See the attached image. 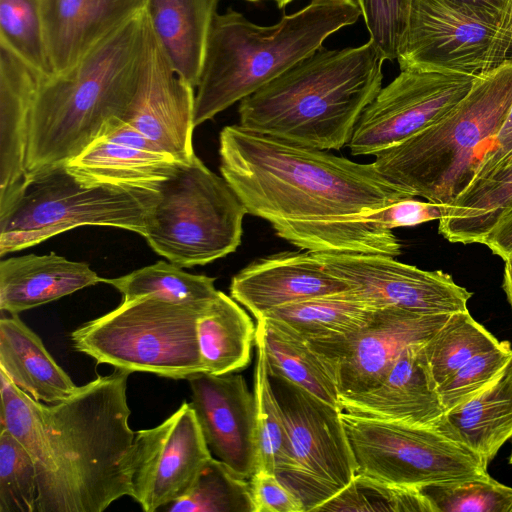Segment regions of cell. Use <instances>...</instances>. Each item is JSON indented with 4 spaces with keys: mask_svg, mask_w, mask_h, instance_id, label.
<instances>
[{
    "mask_svg": "<svg viewBox=\"0 0 512 512\" xmlns=\"http://www.w3.org/2000/svg\"><path fill=\"white\" fill-rule=\"evenodd\" d=\"M220 172L248 214L268 221L295 247L318 253L397 257L401 245L374 214L411 197L374 163L226 126L219 137Z\"/></svg>",
    "mask_w": 512,
    "mask_h": 512,
    "instance_id": "cell-1",
    "label": "cell"
},
{
    "mask_svg": "<svg viewBox=\"0 0 512 512\" xmlns=\"http://www.w3.org/2000/svg\"><path fill=\"white\" fill-rule=\"evenodd\" d=\"M130 374L115 368L60 403H43L48 459L38 472L36 512H102L131 496Z\"/></svg>",
    "mask_w": 512,
    "mask_h": 512,
    "instance_id": "cell-2",
    "label": "cell"
},
{
    "mask_svg": "<svg viewBox=\"0 0 512 512\" xmlns=\"http://www.w3.org/2000/svg\"><path fill=\"white\" fill-rule=\"evenodd\" d=\"M147 59L145 11L105 37L74 66L44 77L30 113L25 179L65 165L125 119Z\"/></svg>",
    "mask_w": 512,
    "mask_h": 512,
    "instance_id": "cell-3",
    "label": "cell"
},
{
    "mask_svg": "<svg viewBox=\"0 0 512 512\" xmlns=\"http://www.w3.org/2000/svg\"><path fill=\"white\" fill-rule=\"evenodd\" d=\"M383 62L370 41L343 49L322 46L242 99L239 125L302 146L339 150L381 90Z\"/></svg>",
    "mask_w": 512,
    "mask_h": 512,
    "instance_id": "cell-4",
    "label": "cell"
},
{
    "mask_svg": "<svg viewBox=\"0 0 512 512\" xmlns=\"http://www.w3.org/2000/svg\"><path fill=\"white\" fill-rule=\"evenodd\" d=\"M360 16L355 0H310L270 26L233 9L216 13L196 87L194 126L254 93Z\"/></svg>",
    "mask_w": 512,
    "mask_h": 512,
    "instance_id": "cell-5",
    "label": "cell"
},
{
    "mask_svg": "<svg viewBox=\"0 0 512 512\" xmlns=\"http://www.w3.org/2000/svg\"><path fill=\"white\" fill-rule=\"evenodd\" d=\"M512 105V62L476 78L447 114L375 154L377 169L411 197L449 205L469 184L480 148L501 129Z\"/></svg>",
    "mask_w": 512,
    "mask_h": 512,
    "instance_id": "cell-6",
    "label": "cell"
},
{
    "mask_svg": "<svg viewBox=\"0 0 512 512\" xmlns=\"http://www.w3.org/2000/svg\"><path fill=\"white\" fill-rule=\"evenodd\" d=\"M155 192L88 184L65 165L24 180L0 205V256L17 252L81 226H107L143 236Z\"/></svg>",
    "mask_w": 512,
    "mask_h": 512,
    "instance_id": "cell-7",
    "label": "cell"
},
{
    "mask_svg": "<svg viewBox=\"0 0 512 512\" xmlns=\"http://www.w3.org/2000/svg\"><path fill=\"white\" fill-rule=\"evenodd\" d=\"M210 302L123 299L112 311L76 328L71 333L73 348L130 373L188 379L203 372L196 326Z\"/></svg>",
    "mask_w": 512,
    "mask_h": 512,
    "instance_id": "cell-8",
    "label": "cell"
},
{
    "mask_svg": "<svg viewBox=\"0 0 512 512\" xmlns=\"http://www.w3.org/2000/svg\"><path fill=\"white\" fill-rule=\"evenodd\" d=\"M153 191L143 237L169 262L181 268L206 265L240 245L247 211L224 177L197 156L178 162Z\"/></svg>",
    "mask_w": 512,
    "mask_h": 512,
    "instance_id": "cell-9",
    "label": "cell"
},
{
    "mask_svg": "<svg viewBox=\"0 0 512 512\" xmlns=\"http://www.w3.org/2000/svg\"><path fill=\"white\" fill-rule=\"evenodd\" d=\"M341 419L356 474L415 488L489 475L482 457L435 428L344 412Z\"/></svg>",
    "mask_w": 512,
    "mask_h": 512,
    "instance_id": "cell-10",
    "label": "cell"
},
{
    "mask_svg": "<svg viewBox=\"0 0 512 512\" xmlns=\"http://www.w3.org/2000/svg\"><path fill=\"white\" fill-rule=\"evenodd\" d=\"M270 377L288 432L293 468L285 485L305 512L344 489L356 475V463L339 407L280 377Z\"/></svg>",
    "mask_w": 512,
    "mask_h": 512,
    "instance_id": "cell-11",
    "label": "cell"
},
{
    "mask_svg": "<svg viewBox=\"0 0 512 512\" xmlns=\"http://www.w3.org/2000/svg\"><path fill=\"white\" fill-rule=\"evenodd\" d=\"M396 60L400 70L474 77L505 62L497 25L449 0H405Z\"/></svg>",
    "mask_w": 512,
    "mask_h": 512,
    "instance_id": "cell-12",
    "label": "cell"
},
{
    "mask_svg": "<svg viewBox=\"0 0 512 512\" xmlns=\"http://www.w3.org/2000/svg\"><path fill=\"white\" fill-rule=\"evenodd\" d=\"M470 75L404 69L359 117L348 147L353 155H375L437 121L470 91Z\"/></svg>",
    "mask_w": 512,
    "mask_h": 512,
    "instance_id": "cell-13",
    "label": "cell"
},
{
    "mask_svg": "<svg viewBox=\"0 0 512 512\" xmlns=\"http://www.w3.org/2000/svg\"><path fill=\"white\" fill-rule=\"evenodd\" d=\"M450 315L376 309L355 332L307 342L328 366L339 395L361 393L379 385L408 346L425 342Z\"/></svg>",
    "mask_w": 512,
    "mask_h": 512,
    "instance_id": "cell-14",
    "label": "cell"
},
{
    "mask_svg": "<svg viewBox=\"0 0 512 512\" xmlns=\"http://www.w3.org/2000/svg\"><path fill=\"white\" fill-rule=\"evenodd\" d=\"M314 254L328 271L346 281L374 309L393 307L418 314H453L467 310L472 296L441 270H422L391 256Z\"/></svg>",
    "mask_w": 512,
    "mask_h": 512,
    "instance_id": "cell-15",
    "label": "cell"
},
{
    "mask_svg": "<svg viewBox=\"0 0 512 512\" xmlns=\"http://www.w3.org/2000/svg\"><path fill=\"white\" fill-rule=\"evenodd\" d=\"M212 457L195 412L184 401L156 427L135 432L131 498L154 512L181 498Z\"/></svg>",
    "mask_w": 512,
    "mask_h": 512,
    "instance_id": "cell-16",
    "label": "cell"
},
{
    "mask_svg": "<svg viewBox=\"0 0 512 512\" xmlns=\"http://www.w3.org/2000/svg\"><path fill=\"white\" fill-rule=\"evenodd\" d=\"M187 380L190 405L211 454L249 480L258 469L254 392L240 374L201 372Z\"/></svg>",
    "mask_w": 512,
    "mask_h": 512,
    "instance_id": "cell-17",
    "label": "cell"
},
{
    "mask_svg": "<svg viewBox=\"0 0 512 512\" xmlns=\"http://www.w3.org/2000/svg\"><path fill=\"white\" fill-rule=\"evenodd\" d=\"M194 90L174 70L147 18L146 66L124 121L177 161L188 163L196 156Z\"/></svg>",
    "mask_w": 512,
    "mask_h": 512,
    "instance_id": "cell-18",
    "label": "cell"
},
{
    "mask_svg": "<svg viewBox=\"0 0 512 512\" xmlns=\"http://www.w3.org/2000/svg\"><path fill=\"white\" fill-rule=\"evenodd\" d=\"M352 290L313 252H282L249 264L231 280V297L255 319L291 303Z\"/></svg>",
    "mask_w": 512,
    "mask_h": 512,
    "instance_id": "cell-19",
    "label": "cell"
},
{
    "mask_svg": "<svg viewBox=\"0 0 512 512\" xmlns=\"http://www.w3.org/2000/svg\"><path fill=\"white\" fill-rule=\"evenodd\" d=\"M178 162L133 126L117 120L65 166L88 184L153 190Z\"/></svg>",
    "mask_w": 512,
    "mask_h": 512,
    "instance_id": "cell-20",
    "label": "cell"
},
{
    "mask_svg": "<svg viewBox=\"0 0 512 512\" xmlns=\"http://www.w3.org/2000/svg\"><path fill=\"white\" fill-rule=\"evenodd\" d=\"M146 4L147 0H41L52 73L74 66L105 37L142 14Z\"/></svg>",
    "mask_w": 512,
    "mask_h": 512,
    "instance_id": "cell-21",
    "label": "cell"
},
{
    "mask_svg": "<svg viewBox=\"0 0 512 512\" xmlns=\"http://www.w3.org/2000/svg\"><path fill=\"white\" fill-rule=\"evenodd\" d=\"M422 343L408 346L376 387L339 395V409L358 417L434 428L445 409L421 361Z\"/></svg>",
    "mask_w": 512,
    "mask_h": 512,
    "instance_id": "cell-22",
    "label": "cell"
},
{
    "mask_svg": "<svg viewBox=\"0 0 512 512\" xmlns=\"http://www.w3.org/2000/svg\"><path fill=\"white\" fill-rule=\"evenodd\" d=\"M44 77L0 44V204L25 180L28 122Z\"/></svg>",
    "mask_w": 512,
    "mask_h": 512,
    "instance_id": "cell-23",
    "label": "cell"
},
{
    "mask_svg": "<svg viewBox=\"0 0 512 512\" xmlns=\"http://www.w3.org/2000/svg\"><path fill=\"white\" fill-rule=\"evenodd\" d=\"M102 280L87 263L54 252L10 257L0 261V309L19 314Z\"/></svg>",
    "mask_w": 512,
    "mask_h": 512,
    "instance_id": "cell-24",
    "label": "cell"
},
{
    "mask_svg": "<svg viewBox=\"0 0 512 512\" xmlns=\"http://www.w3.org/2000/svg\"><path fill=\"white\" fill-rule=\"evenodd\" d=\"M434 428L489 464L512 438V356L490 385L446 411Z\"/></svg>",
    "mask_w": 512,
    "mask_h": 512,
    "instance_id": "cell-25",
    "label": "cell"
},
{
    "mask_svg": "<svg viewBox=\"0 0 512 512\" xmlns=\"http://www.w3.org/2000/svg\"><path fill=\"white\" fill-rule=\"evenodd\" d=\"M0 371L34 400L47 405L62 402L78 388L18 314L0 319Z\"/></svg>",
    "mask_w": 512,
    "mask_h": 512,
    "instance_id": "cell-26",
    "label": "cell"
},
{
    "mask_svg": "<svg viewBox=\"0 0 512 512\" xmlns=\"http://www.w3.org/2000/svg\"><path fill=\"white\" fill-rule=\"evenodd\" d=\"M219 0H147L151 28L178 76L196 88Z\"/></svg>",
    "mask_w": 512,
    "mask_h": 512,
    "instance_id": "cell-27",
    "label": "cell"
},
{
    "mask_svg": "<svg viewBox=\"0 0 512 512\" xmlns=\"http://www.w3.org/2000/svg\"><path fill=\"white\" fill-rule=\"evenodd\" d=\"M203 372L223 375L245 369L251 360L256 325L237 301L218 290L197 320Z\"/></svg>",
    "mask_w": 512,
    "mask_h": 512,
    "instance_id": "cell-28",
    "label": "cell"
},
{
    "mask_svg": "<svg viewBox=\"0 0 512 512\" xmlns=\"http://www.w3.org/2000/svg\"><path fill=\"white\" fill-rule=\"evenodd\" d=\"M255 344L263 350L269 376L283 378L339 407L335 378L307 341L272 319L260 318L256 320Z\"/></svg>",
    "mask_w": 512,
    "mask_h": 512,
    "instance_id": "cell-29",
    "label": "cell"
},
{
    "mask_svg": "<svg viewBox=\"0 0 512 512\" xmlns=\"http://www.w3.org/2000/svg\"><path fill=\"white\" fill-rule=\"evenodd\" d=\"M512 208V165L470 182L448 205L438 231L450 242L481 243Z\"/></svg>",
    "mask_w": 512,
    "mask_h": 512,
    "instance_id": "cell-30",
    "label": "cell"
},
{
    "mask_svg": "<svg viewBox=\"0 0 512 512\" xmlns=\"http://www.w3.org/2000/svg\"><path fill=\"white\" fill-rule=\"evenodd\" d=\"M375 310L349 290L281 306L261 318L272 319L311 341L355 332L370 321Z\"/></svg>",
    "mask_w": 512,
    "mask_h": 512,
    "instance_id": "cell-31",
    "label": "cell"
},
{
    "mask_svg": "<svg viewBox=\"0 0 512 512\" xmlns=\"http://www.w3.org/2000/svg\"><path fill=\"white\" fill-rule=\"evenodd\" d=\"M499 341L478 323L468 309L453 313L420 346V357L432 386L437 390L468 360L490 350Z\"/></svg>",
    "mask_w": 512,
    "mask_h": 512,
    "instance_id": "cell-32",
    "label": "cell"
},
{
    "mask_svg": "<svg viewBox=\"0 0 512 512\" xmlns=\"http://www.w3.org/2000/svg\"><path fill=\"white\" fill-rule=\"evenodd\" d=\"M105 282L116 288L123 299L153 296L179 303L209 302L218 293L215 278L185 272L181 267L159 261Z\"/></svg>",
    "mask_w": 512,
    "mask_h": 512,
    "instance_id": "cell-33",
    "label": "cell"
},
{
    "mask_svg": "<svg viewBox=\"0 0 512 512\" xmlns=\"http://www.w3.org/2000/svg\"><path fill=\"white\" fill-rule=\"evenodd\" d=\"M257 347L254 371L258 436V470L275 474L285 483L293 460L285 421L272 388L263 350Z\"/></svg>",
    "mask_w": 512,
    "mask_h": 512,
    "instance_id": "cell-34",
    "label": "cell"
},
{
    "mask_svg": "<svg viewBox=\"0 0 512 512\" xmlns=\"http://www.w3.org/2000/svg\"><path fill=\"white\" fill-rule=\"evenodd\" d=\"M170 512H255L249 480L211 457L188 491L166 506Z\"/></svg>",
    "mask_w": 512,
    "mask_h": 512,
    "instance_id": "cell-35",
    "label": "cell"
},
{
    "mask_svg": "<svg viewBox=\"0 0 512 512\" xmlns=\"http://www.w3.org/2000/svg\"><path fill=\"white\" fill-rule=\"evenodd\" d=\"M315 511L434 512V509L419 488L356 474L344 489Z\"/></svg>",
    "mask_w": 512,
    "mask_h": 512,
    "instance_id": "cell-36",
    "label": "cell"
},
{
    "mask_svg": "<svg viewBox=\"0 0 512 512\" xmlns=\"http://www.w3.org/2000/svg\"><path fill=\"white\" fill-rule=\"evenodd\" d=\"M0 430L7 431L32 456L37 475L48 459L43 403L34 400L0 371Z\"/></svg>",
    "mask_w": 512,
    "mask_h": 512,
    "instance_id": "cell-37",
    "label": "cell"
},
{
    "mask_svg": "<svg viewBox=\"0 0 512 512\" xmlns=\"http://www.w3.org/2000/svg\"><path fill=\"white\" fill-rule=\"evenodd\" d=\"M0 44L44 76L53 74L44 39L41 0H0Z\"/></svg>",
    "mask_w": 512,
    "mask_h": 512,
    "instance_id": "cell-38",
    "label": "cell"
},
{
    "mask_svg": "<svg viewBox=\"0 0 512 512\" xmlns=\"http://www.w3.org/2000/svg\"><path fill=\"white\" fill-rule=\"evenodd\" d=\"M434 512H512V487L490 475L419 488Z\"/></svg>",
    "mask_w": 512,
    "mask_h": 512,
    "instance_id": "cell-39",
    "label": "cell"
},
{
    "mask_svg": "<svg viewBox=\"0 0 512 512\" xmlns=\"http://www.w3.org/2000/svg\"><path fill=\"white\" fill-rule=\"evenodd\" d=\"M38 475L29 452L0 430V512H36Z\"/></svg>",
    "mask_w": 512,
    "mask_h": 512,
    "instance_id": "cell-40",
    "label": "cell"
},
{
    "mask_svg": "<svg viewBox=\"0 0 512 512\" xmlns=\"http://www.w3.org/2000/svg\"><path fill=\"white\" fill-rule=\"evenodd\" d=\"M512 356L508 341L477 354L437 387L440 401L449 411L490 385L502 372Z\"/></svg>",
    "mask_w": 512,
    "mask_h": 512,
    "instance_id": "cell-41",
    "label": "cell"
},
{
    "mask_svg": "<svg viewBox=\"0 0 512 512\" xmlns=\"http://www.w3.org/2000/svg\"><path fill=\"white\" fill-rule=\"evenodd\" d=\"M360 8L369 41L384 61L397 58L405 0H355Z\"/></svg>",
    "mask_w": 512,
    "mask_h": 512,
    "instance_id": "cell-42",
    "label": "cell"
},
{
    "mask_svg": "<svg viewBox=\"0 0 512 512\" xmlns=\"http://www.w3.org/2000/svg\"><path fill=\"white\" fill-rule=\"evenodd\" d=\"M249 484L255 512H305L301 499L275 474L258 470Z\"/></svg>",
    "mask_w": 512,
    "mask_h": 512,
    "instance_id": "cell-43",
    "label": "cell"
},
{
    "mask_svg": "<svg viewBox=\"0 0 512 512\" xmlns=\"http://www.w3.org/2000/svg\"><path fill=\"white\" fill-rule=\"evenodd\" d=\"M448 212V205L421 202L413 198L397 201L374 214L378 224L393 230L398 227L415 226L421 223L440 220Z\"/></svg>",
    "mask_w": 512,
    "mask_h": 512,
    "instance_id": "cell-44",
    "label": "cell"
},
{
    "mask_svg": "<svg viewBox=\"0 0 512 512\" xmlns=\"http://www.w3.org/2000/svg\"><path fill=\"white\" fill-rule=\"evenodd\" d=\"M510 165H512V105L498 134L489 143V148L480 154L470 182L487 178Z\"/></svg>",
    "mask_w": 512,
    "mask_h": 512,
    "instance_id": "cell-45",
    "label": "cell"
},
{
    "mask_svg": "<svg viewBox=\"0 0 512 512\" xmlns=\"http://www.w3.org/2000/svg\"><path fill=\"white\" fill-rule=\"evenodd\" d=\"M481 244L503 260L512 256V208L500 218Z\"/></svg>",
    "mask_w": 512,
    "mask_h": 512,
    "instance_id": "cell-46",
    "label": "cell"
},
{
    "mask_svg": "<svg viewBox=\"0 0 512 512\" xmlns=\"http://www.w3.org/2000/svg\"><path fill=\"white\" fill-rule=\"evenodd\" d=\"M486 21L497 24L506 0H449Z\"/></svg>",
    "mask_w": 512,
    "mask_h": 512,
    "instance_id": "cell-47",
    "label": "cell"
},
{
    "mask_svg": "<svg viewBox=\"0 0 512 512\" xmlns=\"http://www.w3.org/2000/svg\"><path fill=\"white\" fill-rule=\"evenodd\" d=\"M496 25L504 61L512 62V0L505 1Z\"/></svg>",
    "mask_w": 512,
    "mask_h": 512,
    "instance_id": "cell-48",
    "label": "cell"
},
{
    "mask_svg": "<svg viewBox=\"0 0 512 512\" xmlns=\"http://www.w3.org/2000/svg\"><path fill=\"white\" fill-rule=\"evenodd\" d=\"M503 289L512 309V256L505 260Z\"/></svg>",
    "mask_w": 512,
    "mask_h": 512,
    "instance_id": "cell-49",
    "label": "cell"
},
{
    "mask_svg": "<svg viewBox=\"0 0 512 512\" xmlns=\"http://www.w3.org/2000/svg\"><path fill=\"white\" fill-rule=\"evenodd\" d=\"M247 1L256 2V1H261V0H247ZM272 1H274L276 3V5L279 9H282L295 0H272Z\"/></svg>",
    "mask_w": 512,
    "mask_h": 512,
    "instance_id": "cell-50",
    "label": "cell"
},
{
    "mask_svg": "<svg viewBox=\"0 0 512 512\" xmlns=\"http://www.w3.org/2000/svg\"><path fill=\"white\" fill-rule=\"evenodd\" d=\"M510 440H511V452H510V456H509V463L512 464V438Z\"/></svg>",
    "mask_w": 512,
    "mask_h": 512,
    "instance_id": "cell-51",
    "label": "cell"
}]
</instances>
